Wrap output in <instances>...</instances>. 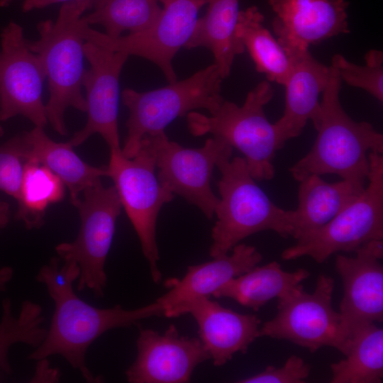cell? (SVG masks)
Returning a JSON list of instances; mask_svg holds the SVG:
<instances>
[{"label": "cell", "mask_w": 383, "mask_h": 383, "mask_svg": "<svg viewBox=\"0 0 383 383\" xmlns=\"http://www.w3.org/2000/svg\"><path fill=\"white\" fill-rule=\"evenodd\" d=\"M365 65H356L340 54H335L331 67L340 80L349 86L364 89L383 101V52L371 49L365 55Z\"/></svg>", "instance_id": "cell-30"}, {"label": "cell", "mask_w": 383, "mask_h": 383, "mask_svg": "<svg viewBox=\"0 0 383 383\" xmlns=\"http://www.w3.org/2000/svg\"><path fill=\"white\" fill-rule=\"evenodd\" d=\"M29 145L24 133L0 145V190L19 199L24 166L28 160Z\"/></svg>", "instance_id": "cell-31"}, {"label": "cell", "mask_w": 383, "mask_h": 383, "mask_svg": "<svg viewBox=\"0 0 383 383\" xmlns=\"http://www.w3.org/2000/svg\"><path fill=\"white\" fill-rule=\"evenodd\" d=\"M13 0H0V6H7Z\"/></svg>", "instance_id": "cell-37"}, {"label": "cell", "mask_w": 383, "mask_h": 383, "mask_svg": "<svg viewBox=\"0 0 383 383\" xmlns=\"http://www.w3.org/2000/svg\"><path fill=\"white\" fill-rule=\"evenodd\" d=\"M35 370L33 377L31 378L32 382H56L60 377L59 370L50 366L47 358L37 360Z\"/></svg>", "instance_id": "cell-33"}, {"label": "cell", "mask_w": 383, "mask_h": 383, "mask_svg": "<svg viewBox=\"0 0 383 383\" xmlns=\"http://www.w3.org/2000/svg\"><path fill=\"white\" fill-rule=\"evenodd\" d=\"M310 276L304 268L294 272L282 269L276 261L234 277L213 293L216 298L226 297L257 311L273 298L281 299L302 286Z\"/></svg>", "instance_id": "cell-24"}, {"label": "cell", "mask_w": 383, "mask_h": 383, "mask_svg": "<svg viewBox=\"0 0 383 383\" xmlns=\"http://www.w3.org/2000/svg\"><path fill=\"white\" fill-rule=\"evenodd\" d=\"M289 59L292 67L284 85V109L274 123L285 141L300 135L309 121L316 128L321 114L319 95L331 74L330 66L318 61L309 50Z\"/></svg>", "instance_id": "cell-20"}, {"label": "cell", "mask_w": 383, "mask_h": 383, "mask_svg": "<svg viewBox=\"0 0 383 383\" xmlns=\"http://www.w3.org/2000/svg\"><path fill=\"white\" fill-rule=\"evenodd\" d=\"M311 366L295 355L281 367L267 366L257 374L238 381L241 383H302L309 377Z\"/></svg>", "instance_id": "cell-32"}, {"label": "cell", "mask_w": 383, "mask_h": 383, "mask_svg": "<svg viewBox=\"0 0 383 383\" xmlns=\"http://www.w3.org/2000/svg\"><path fill=\"white\" fill-rule=\"evenodd\" d=\"M345 359L331 365V383H381L383 379V330L374 323L357 329Z\"/></svg>", "instance_id": "cell-26"}, {"label": "cell", "mask_w": 383, "mask_h": 383, "mask_svg": "<svg viewBox=\"0 0 383 383\" xmlns=\"http://www.w3.org/2000/svg\"><path fill=\"white\" fill-rule=\"evenodd\" d=\"M11 216L9 204L0 199V231L9 223Z\"/></svg>", "instance_id": "cell-36"}, {"label": "cell", "mask_w": 383, "mask_h": 383, "mask_svg": "<svg viewBox=\"0 0 383 383\" xmlns=\"http://www.w3.org/2000/svg\"><path fill=\"white\" fill-rule=\"evenodd\" d=\"M40 58L28 48L22 26L11 21L0 34V121L18 115L44 128L48 123Z\"/></svg>", "instance_id": "cell-13"}, {"label": "cell", "mask_w": 383, "mask_h": 383, "mask_svg": "<svg viewBox=\"0 0 383 383\" xmlns=\"http://www.w3.org/2000/svg\"><path fill=\"white\" fill-rule=\"evenodd\" d=\"M273 96L271 84L262 81L248 93L242 106L223 100L210 116L189 112L187 128L194 136L211 133L235 148L244 155L255 180H271L275 174L274 158L286 143L264 111V106Z\"/></svg>", "instance_id": "cell-5"}, {"label": "cell", "mask_w": 383, "mask_h": 383, "mask_svg": "<svg viewBox=\"0 0 383 383\" xmlns=\"http://www.w3.org/2000/svg\"><path fill=\"white\" fill-rule=\"evenodd\" d=\"M369 182L362 193L322 227L296 240L281 257L292 260L309 256L324 262L339 252H355L362 245L383 239V155L369 154Z\"/></svg>", "instance_id": "cell-7"}, {"label": "cell", "mask_w": 383, "mask_h": 383, "mask_svg": "<svg viewBox=\"0 0 383 383\" xmlns=\"http://www.w3.org/2000/svg\"><path fill=\"white\" fill-rule=\"evenodd\" d=\"M13 270L9 266L0 267V293L6 289V284L12 279Z\"/></svg>", "instance_id": "cell-35"}, {"label": "cell", "mask_w": 383, "mask_h": 383, "mask_svg": "<svg viewBox=\"0 0 383 383\" xmlns=\"http://www.w3.org/2000/svg\"><path fill=\"white\" fill-rule=\"evenodd\" d=\"M231 156H223L216 163L221 174L218 182L221 197L211 231L212 257L228 254L242 240L260 231H273L285 238L293 232V210L274 204L256 184L245 159Z\"/></svg>", "instance_id": "cell-4"}, {"label": "cell", "mask_w": 383, "mask_h": 383, "mask_svg": "<svg viewBox=\"0 0 383 383\" xmlns=\"http://www.w3.org/2000/svg\"><path fill=\"white\" fill-rule=\"evenodd\" d=\"M354 257L337 254L335 268L342 279L340 324L348 340L359 328L383 321V240H371Z\"/></svg>", "instance_id": "cell-15"}, {"label": "cell", "mask_w": 383, "mask_h": 383, "mask_svg": "<svg viewBox=\"0 0 383 383\" xmlns=\"http://www.w3.org/2000/svg\"><path fill=\"white\" fill-rule=\"evenodd\" d=\"M72 1H75V0H23L21 8H22L23 12L27 13L34 9H40L45 8L54 4H57V3L63 4L65 2Z\"/></svg>", "instance_id": "cell-34"}, {"label": "cell", "mask_w": 383, "mask_h": 383, "mask_svg": "<svg viewBox=\"0 0 383 383\" xmlns=\"http://www.w3.org/2000/svg\"><path fill=\"white\" fill-rule=\"evenodd\" d=\"M58 257H52L38 270L35 279L44 284L54 303L50 325L43 343L28 356L39 360L54 355L62 356L87 382H99L86 364L90 345L106 331L126 328L139 321L164 316V308L155 301L149 305L128 310L116 305L101 309L81 299L74 292V282L80 270L74 262L60 265Z\"/></svg>", "instance_id": "cell-1"}, {"label": "cell", "mask_w": 383, "mask_h": 383, "mask_svg": "<svg viewBox=\"0 0 383 383\" xmlns=\"http://www.w3.org/2000/svg\"><path fill=\"white\" fill-rule=\"evenodd\" d=\"M4 134V129L2 126L0 125V137L2 136Z\"/></svg>", "instance_id": "cell-38"}, {"label": "cell", "mask_w": 383, "mask_h": 383, "mask_svg": "<svg viewBox=\"0 0 383 383\" xmlns=\"http://www.w3.org/2000/svg\"><path fill=\"white\" fill-rule=\"evenodd\" d=\"M137 356L126 371L130 383L189 382L197 365L211 355L201 340L180 335L171 324L164 333L142 328Z\"/></svg>", "instance_id": "cell-16"}, {"label": "cell", "mask_w": 383, "mask_h": 383, "mask_svg": "<svg viewBox=\"0 0 383 383\" xmlns=\"http://www.w3.org/2000/svg\"><path fill=\"white\" fill-rule=\"evenodd\" d=\"M83 194L74 204L81 221L77 236L72 242L58 244L55 251L61 261L78 265V291L87 289L99 298L104 295L105 263L122 205L115 187H106L101 179Z\"/></svg>", "instance_id": "cell-9"}, {"label": "cell", "mask_w": 383, "mask_h": 383, "mask_svg": "<svg viewBox=\"0 0 383 383\" xmlns=\"http://www.w3.org/2000/svg\"><path fill=\"white\" fill-rule=\"evenodd\" d=\"M184 313L191 314L196 321L200 340L215 366L225 365L238 352L245 353L260 337L261 321L257 316L238 313L207 296L180 306L170 317Z\"/></svg>", "instance_id": "cell-18"}, {"label": "cell", "mask_w": 383, "mask_h": 383, "mask_svg": "<svg viewBox=\"0 0 383 383\" xmlns=\"http://www.w3.org/2000/svg\"><path fill=\"white\" fill-rule=\"evenodd\" d=\"M223 79L213 63L185 79L155 90L139 92L124 89L122 101L129 116L126 123L128 133L121 148L123 155L133 157L144 136L165 131L177 117L197 109L214 113L224 100L221 94Z\"/></svg>", "instance_id": "cell-6"}, {"label": "cell", "mask_w": 383, "mask_h": 383, "mask_svg": "<svg viewBox=\"0 0 383 383\" xmlns=\"http://www.w3.org/2000/svg\"><path fill=\"white\" fill-rule=\"evenodd\" d=\"M28 143V158H33L50 169L68 188L74 205L79 195L101 177H107L106 166L96 167L83 161L67 143H57L49 138L44 128L35 126L23 132Z\"/></svg>", "instance_id": "cell-23"}, {"label": "cell", "mask_w": 383, "mask_h": 383, "mask_svg": "<svg viewBox=\"0 0 383 383\" xmlns=\"http://www.w3.org/2000/svg\"><path fill=\"white\" fill-rule=\"evenodd\" d=\"M272 30L288 57L331 38L350 33L346 0H267Z\"/></svg>", "instance_id": "cell-17"}, {"label": "cell", "mask_w": 383, "mask_h": 383, "mask_svg": "<svg viewBox=\"0 0 383 383\" xmlns=\"http://www.w3.org/2000/svg\"><path fill=\"white\" fill-rule=\"evenodd\" d=\"M159 0H97L93 12L84 16L89 25H100L105 34L120 37L124 31L135 33L149 28L159 17Z\"/></svg>", "instance_id": "cell-29"}, {"label": "cell", "mask_w": 383, "mask_h": 383, "mask_svg": "<svg viewBox=\"0 0 383 383\" xmlns=\"http://www.w3.org/2000/svg\"><path fill=\"white\" fill-rule=\"evenodd\" d=\"M265 17L256 6L240 11L235 36L247 49L257 72L268 82L284 85L291 70V60L270 31L264 26Z\"/></svg>", "instance_id": "cell-25"}, {"label": "cell", "mask_w": 383, "mask_h": 383, "mask_svg": "<svg viewBox=\"0 0 383 383\" xmlns=\"http://www.w3.org/2000/svg\"><path fill=\"white\" fill-rule=\"evenodd\" d=\"M155 155L146 137L131 158L121 148L110 150L107 177L111 178L124 208L140 242L150 269L152 279L158 284L162 274L156 242V222L162 206L170 202L174 194L160 183L155 170Z\"/></svg>", "instance_id": "cell-8"}, {"label": "cell", "mask_w": 383, "mask_h": 383, "mask_svg": "<svg viewBox=\"0 0 383 383\" xmlns=\"http://www.w3.org/2000/svg\"><path fill=\"white\" fill-rule=\"evenodd\" d=\"M209 0H159L162 4L157 19L147 29L111 38L91 28L86 21L83 38L109 50L135 55L155 63L170 83L177 81L172 60L191 38L200 9Z\"/></svg>", "instance_id": "cell-11"}, {"label": "cell", "mask_w": 383, "mask_h": 383, "mask_svg": "<svg viewBox=\"0 0 383 383\" xmlns=\"http://www.w3.org/2000/svg\"><path fill=\"white\" fill-rule=\"evenodd\" d=\"M232 250L231 255L189 266L180 279H167L168 291L156 300L162 305L164 316L170 317L176 309L196 298L209 297L228 281L251 270L262 260L260 252L252 245L238 243Z\"/></svg>", "instance_id": "cell-19"}, {"label": "cell", "mask_w": 383, "mask_h": 383, "mask_svg": "<svg viewBox=\"0 0 383 383\" xmlns=\"http://www.w3.org/2000/svg\"><path fill=\"white\" fill-rule=\"evenodd\" d=\"M96 0H75L62 4L55 21L37 25L38 39L27 40L28 48L42 62L48 80L49 99L45 104L48 122L60 135H66V110L72 107L86 112L82 92L84 68L83 13L93 9Z\"/></svg>", "instance_id": "cell-3"}, {"label": "cell", "mask_w": 383, "mask_h": 383, "mask_svg": "<svg viewBox=\"0 0 383 383\" xmlns=\"http://www.w3.org/2000/svg\"><path fill=\"white\" fill-rule=\"evenodd\" d=\"M41 306L34 301L22 302L20 313L13 316L11 301L6 298L1 303L0 321V382L12 374L9 360L10 348L16 343H23L34 349L43 341L47 328Z\"/></svg>", "instance_id": "cell-28"}, {"label": "cell", "mask_w": 383, "mask_h": 383, "mask_svg": "<svg viewBox=\"0 0 383 383\" xmlns=\"http://www.w3.org/2000/svg\"><path fill=\"white\" fill-rule=\"evenodd\" d=\"M206 14L198 18L194 30L184 48L203 47L214 57L223 79L227 78L236 55L245 48L235 36L239 0H209Z\"/></svg>", "instance_id": "cell-22"}, {"label": "cell", "mask_w": 383, "mask_h": 383, "mask_svg": "<svg viewBox=\"0 0 383 383\" xmlns=\"http://www.w3.org/2000/svg\"><path fill=\"white\" fill-rule=\"evenodd\" d=\"M334 280L320 274L313 293L303 286L278 299V312L260 328V337L287 340L314 353L328 346L345 355L350 340L345 336L340 316L332 306Z\"/></svg>", "instance_id": "cell-10"}, {"label": "cell", "mask_w": 383, "mask_h": 383, "mask_svg": "<svg viewBox=\"0 0 383 383\" xmlns=\"http://www.w3.org/2000/svg\"><path fill=\"white\" fill-rule=\"evenodd\" d=\"M85 58L89 62L85 70L82 86L86 92L87 121L76 132L70 143L79 146L91 135L98 133L110 150L120 149L118 127L119 78L129 55L109 50L91 42L84 45Z\"/></svg>", "instance_id": "cell-14"}, {"label": "cell", "mask_w": 383, "mask_h": 383, "mask_svg": "<svg viewBox=\"0 0 383 383\" xmlns=\"http://www.w3.org/2000/svg\"><path fill=\"white\" fill-rule=\"evenodd\" d=\"M65 186L50 169L28 158L24 166L15 218L28 230L40 228L46 209L64 198Z\"/></svg>", "instance_id": "cell-27"}, {"label": "cell", "mask_w": 383, "mask_h": 383, "mask_svg": "<svg viewBox=\"0 0 383 383\" xmlns=\"http://www.w3.org/2000/svg\"><path fill=\"white\" fill-rule=\"evenodd\" d=\"M330 67L316 138L307 154L289 171L298 182L311 174H336L365 189L370 172L369 154L383 152V135L370 123L354 121L345 111L339 98L342 81Z\"/></svg>", "instance_id": "cell-2"}, {"label": "cell", "mask_w": 383, "mask_h": 383, "mask_svg": "<svg viewBox=\"0 0 383 383\" xmlns=\"http://www.w3.org/2000/svg\"><path fill=\"white\" fill-rule=\"evenodd\" d=\"M299 182L298 206L293 210L292 237L296 240L328 223L365 189L344 179L329 183L317 174Z\"/></svg>", "instance_id": "cell-21"}, {"label": "cell", "mask_w": 383, "mask_h": 383, "mask_svg": "<svg viewBox=\"0 0 383 383\" xmlns=\"http://www.w3.org/2000/svg\"><path fill=\"white\" fill-rule=\"evenodd\" d=\"M155 155L160 183L197 206L209 219L214 214L218 198L211 187L214 167L233 148L216 138L207 139L199 148H188L168 139L165 131L145 135Z\"/></svg>", "instance_id": "cell-12"}]
</instances>
